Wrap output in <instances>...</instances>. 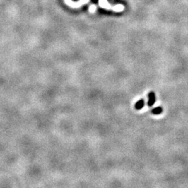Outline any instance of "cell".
<instances>
[{
	"label": "cell",
	"mask_w": 188,
	"mask_h": 188,
	"mask_svg": "<svg viewBox=\"0 0 188 188\" xmlns=\"http://www.w3.org/2000/svg\"><path fill=\"white\" fill-rule=\"evenodd\" d=\"M145 105V101L143 99H141L139 101H137V102L135 103V105H134V108L137 110H141L143 107Z\"/></svg>",
	"instance_id": "cell-3"
},
{
	"label": "cell",
	"mask_w": 188,
	"mask_h": 188,
	"mask_svg": "<svg viewBox=\"0 0 188 188\" xmlns=\"http://www.w3.org/2000/svg\"><path fill=\"white\" fill-rule=\"evenodd\" d=\"M65 1L69 6L73 7V8H77V7L81 6L84 4L88 2V0H80V1H77V2H73L71 0H65Z\"/></svg>",
	"instance_id": "cell-1"
},
{
	"label": "cell",
	"mask_w": 188,
	"mask_h": 188,
	"mask_svg": "<svg viewBox=\"0 0 188 188\" xmlns=\"http://www.w3.org/2000/svg\"><path fill=\"white\" fill-rule=\"evenodd\" d=\"M163 112V109L162 107H157L151 110V113L154 115H159V114H162Z\"/></svg>",
	"instance_id": "cell-4"
},
{
	"label": "cell",
	"mask_w": 188,
	"mask_h": 188,
	"mask_svg": "<svg viewBox=\"0 0 188 188\" xmlns=\"http://www.w3.org/2000/svg\"><path fill=\"white\" fill-rule=\"evenodd\" d=\"M156 101L155 93L154 91H151L148 93V106L152 107L155 104Z\"/></svg>",
	"instance_id": "cell-2"
},
{
	"label": "cell",
	"mask_w": 188,
	"mask_h": 188,
	"mask_svg": "<svg viewBox=\"0 0 188 188\" xmlns=\"http://www.w3.org/2000/svg\"><path fill=\"white\" fill-rule=\"evenodd\" d=\"M99 4H100V6L102 8H112L111 6L110 5V4L107 2V0H99Z\"/></svg>",
	"instance_id": "cell-5"
},
{
	"label": "cell",
	"mask_w": 188,
	"mask_h": 188,
	"mask_svg": "<svg viewBox=\"0 0 188 188\" xmlns=\"http://www.w3.org/2000/svg\"><path fill=\"white\" fill-rule=\"evenodd\" d=\"M96 10V6H95V5H91V6L89 7V11H90V12H91V13H93L94 11H95Z\"/></svg>",
	"instance_id": "cell-7"
},
{
	"label": "cell",
	"mask_w": 188,
	"mask_h": 188,
	"mask_svg": "<svg viewBox=\"0 0 188 188\" xmlns=\"http://www.w3.org/2000/svg\"><path fill=\"white\" fill-rule=\"evenodd\" d=\"M112 9H113V11H122L123 9H124V6H123V5L119 4L114 6Z\"/></svg>",
	"instance_id": "cell-6"
}]
</instances>
